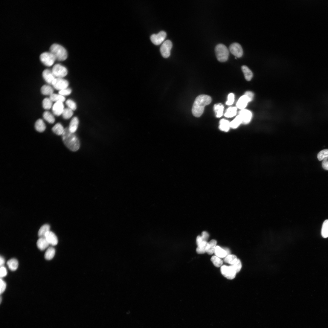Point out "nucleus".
Instances as JSON below:
<instances>
[{
	"label": "nucleus",
	"mask_w": 328,
	"mask_h": 328,
	"mask_svg": "<svg viewBox=\"0 0 328 328\" xmlns=\"http://www.w3.org/2000/svg\"><path fill=\"white\" fill-rule=\"evenodd\" d=\"M201 237L204 241H207L209 237V235L206 231H204L202 233Z\"/></svg>",
	"instance_id": "obj_48"
},
{
	"label": "nucleus",
	"mask_w": 328,
	"mask_h": 328,
	"mask_svg": "<svg viewBox=\"0 0 328 328\" xmlns=\"http://www.w3.org/2000/svg\"><path fill=\"white\" fill-rule=\"evenodd\" d=\"M245 95L247 96L249 102L251 101L253 99L254 96V93L250 91H247L245 92Z\"/></svg>",
	"instance_id": "obj_47"
},
{
	"label": "nucleus",
	"mask_w": 328,
	"mask_h": 328,
	"mask_svg": "<svg viewBox=\"0 0 328 328\" xmlns=\"http://www.w3.org/2000/svg\"><path fill=\"white\" fill-rule=\"evenodd\" d=\"M7 273L6 268L4 266L1 267V269H0V276H1V278L6 276Z\"/></svg>",
	"instance_id": "obj_46"
},
{
	"label": "nucleus",
	"mask_w": 328,
	"mask_h": 328,
	"mask_svg": "<svg viewBox=\"0 0 328 328\" xmlns=\"http://www.w3.org/2000/svg\"><path fill=\"white\" fill-rule=\"evenodd\" d=\"M1 290H0V293L1 294L3 293L6 290V282L1 278Z\"/></svg>",
	"instance_id": "obj_45"
},
{
	"label": "nucleus",
	"mask_w": 328,
	"mask_h": 328,
	"mask_svg": "<svg viewBox=\"0 0 328 328\" xmlns=\"http://www.w3.org/2000/svg\"><path fill=\"white\" fill-rule=\"evenodd\" d=\"M1 301H2V298H1Z\"/></svg>",
	"instance_id": "obj_53"
},
{
	"label": "nucleus",
	"mask_w": 328,
	"mask_h": 328,
	"mask_svg": "<svg viewBox=\"0 0 328 328\" xmlns=\"http://www.w3.org/2000/svg\"><path fill=\"white\" fill-rule=\"evenodd\" d=\"M203 241L201 236H199L197 237L196 239V243L198 246Z\"/></svg>",
	"instance_id": "obj_50"
},
{
	"label": "nucleus",
	"mask_w": 328,
	"mask_h": 328,
	"mask_svg": "<svg viewBox=\"0 0 328 328\" xmlns=\"http://www.w3.org/2000/svg\"><path fill=\"white\" fill-rule=\"evenodd\" d=\"M211 261L214 265L217 267H221L223 263L222 260L216 256L212 257L211 258Z\"/></svg>",
	"instance_id": "obj_38"
},
{
	"label": "nucleus",
	"mask_w": 328,
	"mask_h": 328,
	"mask_svg": "<svg viewBox=\"0 0 328 328\" xmlns=\"http://www.w3.org/2000/svg\"><path fill=\"white\" fill-rule=\"evenodd\" d=\"M214 110L217 118H220L223 114L224 106L221 103L215 104L214 106Z\"/></svg>",
	"instance_id": "obj_24"
},
{
	"label": "nucleus",
	"mask_w": 328,
	"mask_h": 328,
	"mask_svg": "<svg viewBox=\"0 0 328 328\" xmlns=\"http://www.w3.org/2000/svg\"><path fill=\"white\" fill-rule=\"evenodd\" d=\"M43 117L46 121L50 124H53L55 122V119L53 115L49 112H45L43 114Z\"/></svg>",
	"instance_id": "obj_30"
},
{
	"label": "nucleus",
	"mask_w": 328,
	"mask_h": 328,
	"mask_svg": "<svg viewBox=\"0 0 328 328\" xmlns=\"http://www.w3.org/2000/svg\"><path fill=\"white\" fill-rule=\"evenodd\" d=\"M166 36V33L164 31H161L157 34L152 35L150 36V40L154 44L158 45L164 41Z\"/></svg>",
	"instance_id": "obj_10"
},
{
	"label": "nucleus",
	"mask_w": 328,
	"mask_h": 328,
	"mask_svg": "<svg viewBox=\"0 0 328 328\" xmlns=\"http://www.w3.org/2000/svg\"><path fill=\"white\" fill-rule=\"evenodd\" d=\"M322 166L324 170H328V160H325L322 162Z\"/></svg>",
	"instance_id": "obj_49"
},
{
	"label": "nucleus",
	"mask_w": 328,
	"mask_h": 328,
	"mask_svg": "<svg viewBox=\"0 0 328 328\" xmlns=\"http://www.w3.org/2000/svg\"><path fill=\"white\" fill-rule=\"evenodd\" d=\"M45 238L49 244L52 246L56 245L58 242L56 236L51 231H49L46 234Z\"/></svg>",
	"instance_id": "obj_15"
},
{
	"label": "nucleus",
	"mask_w": 328,
	"mask_h": 328,
	"mask_svg": "<svg viewBox=\"0 0 328 328\" xmlns=\"http://www.w3.org/2000/svg\"><path fill=\"white\" fill-rule=\"evenodd\" d=\"M222 274L228 279L232 280L236 277L237 273L232 266L223 265L221 267Z\"/></svg>",
	"instance_id": "obj_7"
},
{
	"label": "nucleus",
	"mask_w": 328,
	"mask_h": 328,
	"mask_svg": "<svg viewBox=\"0 0 328 328\" xmlns=\"http://www.w3.org/2000/svg\"><path fill=\"white\" fill-rule=\"evenodd\" d=\"M241 123L242 120L240 115H239L233 121L230 123V127L233 129L237 128Z\"/></svg>",
	"instance_id": "obj_36"
},
{
	"label": "nucleus",
	"mask_w": 328,
	"mask_h": 328,
	"mask_svg": "<svg viewBox=\"0 0 328 328\" xmlns=\"http://www.w3.org/2000/svg\"><path fill=\"white\" fill-rule=\"evenodd\" d=\"M79 122V120L77 117H75L72 119L68 128L71 132L74 133L76 131L78 127Z\"/></svg>",
	"instance_id": "obj_18"
},
{
	"label": "nucleus",
	"mask_w": 328,
	"mask_h": 328,
	"mask_svg": "<svg viewBox=\"0 0 328 328\" xmlns=\"http://www.w3.org/2000/svg\"><path fill=\"white\" fill-rule=\"evenodd\" d=\"M54 88L60 91L68 88L69 83L66 80L60 78H56L52 85Z\"/></svg>",
	"instance_id": "obj_9"
},
{
	"label": "nucleus",
	"mask_w": 328,
	"mask_h": 328,
	"mask_svg": "<svg viewBox=\"0 0 328 328\" xmlns=\"http://www.w3.org/2000/svg\"><path fill=\"white\" fill-rule=\"evenodd\" d=\"M42 93L44 95H50L53 94L54 91L53 89L49 85H44L42 86L41 89Z\"/></svg>",
	"instance_id": "obj_31"
},
{
	"label": "nucleus",
	"mask_w": 328,
	"mask_h": 328,
	"mask_svg": "<svg viewBox=\"0 0 328 328\" xmlns=\"http://www.w3.org/2000/svg\"><path fill=\"white\" fill-rule=\"evenodd\" d=\"M35 128L37 131L42 132L45 130L46 126L43 120L41 119H39L36 122Z\"/></svg>",
	"instance_id": "obj_21"
},
{
	"label": "nucleus",
	"mask_w": 328,
	"mask_h": 328,
	"mask_svg": "<svg viewBox=\"0 0 328 328\" xmlns=\"http://www.w3.org/2000/svg\"><path fill=\"white\" fill-rule=\"evenodd\" d=\"M52 104L53 102L50 98H46L42 102L43 107L45 109L48 110L51 109L53 106Z\"/></svg>",
	"instance_id": "obj_40"
},
{
	"label": "nucleus",
	"mask_w": 328,
	"mask_h": 328,
	"mask_svg": "<svg viewBox=\"0 0 328 328\" xmlns=\"http://www.w3.org/2000/svg\"><path fill=\"white\" fill-rule=\"evenodd\" d=\"M242 70L244 75L245 79L247 81H250L253 78V72L246 65H243L241 67Z\"/></svg>",
	"instance_id": "obj_20"
},
{
	"label": "nucleus",
	"mask_w": 328,
	"mask_h": 328,
	"mask_svg": "<svg viewBox=\"0 0 328 328\" xmlns=\"http://www.w3.org/2000/svg\"><path fill=\"white\" fill-rule=\"evenodd\" d=\"M239 115L241 118L242 123L248 124L251 120L252 114L248 110L245 109L241 110L239 112Z\"/></svg>",
	"instance_id": "obj_12"
},
{
	"label": "nucleus",
	"mask_w": 328,
	"mask_h": 328,
	"mask_svg": "<svg viewBox=\"0 0 328 328\" xmlns=\"http://www.w3.org/2000/svg\"><path fill=\"white\" fill-rule=\"evenodd\" d=\"M317 158L319 161L328 160V149L321 151L318 154Z\"/></svg>",
	"instance_id": "obj_35"
},
{
	"label": "nucleus",
	"mask_w": 328,
	"mask_h": 328,
	"mask_svg": "<svg viewBox=\"0 0 328 328\" xmlns=\"http://www.w3.org/2000/svg\"><path fill=\"white\" fill-rule=\"evenodd\" d=\"M63 141L65 145L70 150L75 152L80 148V141L74 133L71 132L68 128L65 129L62 135Z\"/></svg>",
	"instance_id": "obj_2"
},
{
	"label": "nucleus",
	"mask_w": 328,
	"mask_h": 328,
	"mask_svg": "<svg viewBox=\"0 0 328 328\" xmlns=\"http://www.w3.org/2000/svg\"><path fill=\"white\" fill-rule=\"evenodd\" d=\"M223 248L225 251L227 252V256H228L229 255H230V250L228 248Z\"/></svg>",
	"instance_id": "obj_52"
},
{
	"label": "nucleus",
	"mask_w": 328,
	"mask_h": 328,
	"mask_svg": "<svg viewBox=\"0 0 328 328\" xmlns=\"http://www.w3.org/2000/svg\"><path fill=\"white\" fill-rule=\"evenodd\" d=\"M208 242L207 241H203L196 248L197 253L199 254H203L206 252V248Z\"/></svg>",
	"instance_id": "obj_33"
},
{
	"label": "nucleus",
	"mask_w": 328,
	"mask_h": 328,
	"mask_svg": "<svg viewBox=\"0 0 328 328\" xmlns=\"http://www.w3.org/2000/svg\"><path fill=\"white\" fill-rule=\"evenodd\" d=\"M73 111L69 108L65 109L62 114L63 118L65 119L70 118L73 114Z\"/></svg>",
	"instance_id": "obj_39"
},
{
	"label": "nucleus",
	"mask_w": 328,
	"mask_h": 328,
	"mask_svg": "<svg viewBox=\"0 0 328 328\" xmlns=\"http://www.w3.org/2000/svg\"><path fill=\"white\" fill-rule=\"evenodd\" d=\"M64 109L63 103L60 102H56L52 107L53 113L57 116L62 114Z\"/></svg>",
	"instance_id": "obj_13"
},
{
	"label": "nucleus",
	"mask_w": 328,
	"mask_h": 328,
	"mask_svg": "<svg viewBox=\"0 0 328 328\" xmlns=\"http://www.w3.org/2000/svg\"><path fill=\"white\" fill-rule=\"evenodd\" d=\"M212 101L210 96L205 94L199 95L196 98L192 108V113L195 117L199 118L203 114L205 107Z\"/></svg>",
	"instance_id": "obj_1"
},
{
	"label": "nucleus",
	"mask_w": 328,
	"mask_h": 328,
	"mask_svg": "<svg viewBox=\"0 0 328 328\" xmlns=\"http://www.w3.org/2000/svg\"><path fill=\"white\" fill-rule=\"evenodd\" d=\"M234 94L231 93L229 94L228 101L226 103V105L228 106L232 105L234 101Z\"/></svg>",
	"instance_id": "obj_43"
},
{
	"label": "nucleus",
	"mask_w": 328,
	"mask_h": 328,
	"mask_svg": "<svg viewBox=\"0 0 328 328\" xmlns=\"http://www.w3.org/2000/svg\"><path fill=\"white\" fill-rule=\"evenodd\" d=\"M237 256L234 255H229L224 259V261L227 263L232 265L234 264L237 260Z\"/></svg>",
	"instance_id": "obj_37"
},
{
	"label": "nucleus",
	"mask_w": 328,
	"mask_h": 328,
	"mask_svg": "<svg viewBox=\"0 0 328 328\" xmlns=\"http://www.w3.org/2000/svg\"><path fill=\"white\" fill-rule=\"evenodd\" d=\"M66 104L68 108L73 111L75 110L77 108V105L73 100L69 99L66 101Z\"/></svg>",
	"instance_id": "obj_42"
},
{
	"label": "nucleus",
	"mask_w": 328,
	"mask_h": 328,
	"mask_svg": "<svg viewBox=\"0 0 328 328\" xmlns=\"http://www.w3.org/2000/svg\"><path fill=\"white\" fill-rule=\"evenodd\" d=\"M230 52L237 57H242L243 54V50L241 46L237 43L231 44L229 47Z\"/></svg>",
	"instance_id": "obj_11"
},
{
	"label": "nucleus",
	"mask_w": 328,
	"mask_h": 328,
	"mask_svg": "<svg viewBox=\"0 0 328 328\" xmlns=\"http://www.w3.org/2000/svg\"><path fill=\"white\" fill-rule=\"evenodd\" d=\"M36 244L38 248L41 250H45L50 245L45 238H40L39 239Z\"/></svg>",
	"instance_id": "obj_19"
},
{
	"label": "nucleus",
	"mask_w": 328,
	"mask_h": 328,
	"mask_svg": "<svg viewBox=\"0 0 328 328\" xmlns=\"http://www.w3.org/2000/svg\"><path fill=\"white\" fill-rule=\"evenodd\" d=\"M249 101L247 96L244 95L240 98L237 104V107L241 110L244 109L246 107Z\"/></svg>",
	"instance_id": "obj_16"
},
{
	"label": "nucleus",
	"mask_w": 328,
	"mask_h": 328,
	"mask_svg": "<svg viewBox=\"0 0 328 328\" xmlns=\"http://www.w3.org/2000/svg\"><path fill=\"white\" fill-rule=\"evenodd\" d=\"M50 227L48 224H45L42 225L38 231V235L39 237L45 238L47 233L50 231Z\"/></svg>",
	"instance_id": "obj_22"
},
{
	"label": "nucleus",
	"mask_w": 328,
	"mask_h": 328,
	"mask_svg": "<svg viewBox=\"0 0 328 328\" xmlns=\"http://www.w3.org/2000/svg\"><path fill=\"white\" fill-rule=\"evenodd\" d=\"M230 123L227 120L222 119L220 122L219 128L222 131L227 132L230 128Z\"/></svg>",
	"instance_id": "obj_26"
},
{
	"label": "nucleus",
	"mask_w": 328,
	"mask_h": 328,
	"mask_svg": "<svg viewBox=\"0 0 328 328\" xmlns=\"http://www.w3.org/2000/svg\"><path fill=\"white\" fill-rule=\"evenodd\" d=\"M5 263V260L4 258L1 256L0 257V265H1V266H4Z\"/></svg>",
	"instance_id": "obj_51"
},
{
	"label": "nucleus",
	"mask_w": 328,
	"mask_h": 328,
	"mask_svg": "<svg viewBox=\"0 0 328 328\" xmlns=\"http://www.w3.org/2000/svg\"><path fill=\"white\" fill-rule=\"evenodd\" d=\"M321 234L322 237L324 238L328 237V220H326L323 223Z\"/></svg>",
	"instance_id": "obj_34"
},
{
	"label": "nucleus",
	"mask_w": 328,
	"mask_h": 328,
	"mask_svg": "<svg viewBox=\"0 0 328 328\" xmlns=\"http://www.w3.org/2000/svg\"><path fill=\"white\" fill-rule=\"evenodd\" d=\"M215 52L217 59L219 62H222L227 61L229 51L225 45L222 44L217 45L215 48Z\"/></svg>",
	"instance_id": "obj_4"
},
{
	"label": "nucleus",
	"mask_w": 328,
	"mask_h": 328,
	"mask_svg": "<svg viewBox=\"0 0 328 328\" xmlns=\"http://www.w3.org/2000/svg\"><path fill=\"white\" fill-rule=\"evenodd\" d=\"M55 254V250L53 247H49L45 252V257L47 260H52L54 257Z\"/></svg>",
	"instance_id": "obj_27"
},
{
	"label": "nucleus",
	"mask_w": 328,
	"mask_h": 328,
	"mask_svg": "<svg viewBox=\"0 0 328 328\" xmlns=\"http://www.w3.org/2000/svg\"><path fill=\"white\" fill-rule=\"evenodd\" d=\"M172 47V43L170 40H167L163 43L160 48V52L164 58H167L170 56Z\"/></svg>",
	"instance_id": "obj_8"
},
{
	"label": "nucleus",
	"mask_w": 328,
	"mask_h": 328,
	"mask_svg": "<svg viewBox=\"0 0 328 328\" xmlns=\"http://www.w3.org/2000/svg\"><path fill=\"white\" fill-rule=\"evenodd\" d=\"M52 71L55 77L60 78H62L66 76L68 73L66 68L60 64L54 65L52 68Z\"/></svg>",
	"instance_id": "obj_6"
},
{
	"label": "nucleus",
	"mask_w": 328,
	"mask_h": 328,
	"mask_svg": "<svg viewBox=\"0 0 328 328\" xmlns=\"http://www.w3.org/2000/svg\"><path fill=\"white\" fill-rule=\"evenodd\" d=\"M7 264L9 268L12 271H15L17 269L19 265L17 260L14 258L8 260Z\"/></svg>",
	"instance_id": "obj_25"
},
{
	"label": "nucleus",
	"mask_w": 328,
	"mask_h": 328,
	"mask_svg": "<svg viewBox=\"0 0 328 328\" xmlns=\"http://www.w3.org/2000/svg\"><path fill=\"white\" fill-rule=\"evenodd\" d=\"M71 92V90L69 88H66L59 91V94L63 96L68 95Z\"/></svg>",
	"instance_id": "obj_44"
},
{
	"label": "nucleus",
	"mask_w": 328,
	"mask_h": 328,
	"mask_svg": "<svg viewBox=\"0 0 328 328\" xmlns=\"http://www.w3.org/2000/svg\"><path fill=\"white\" fill-rule=\"evenodd\" d=\"M214 253L216 256L219 258H225L227 255L225 251L219 246L216 247Z\"/></svg>",
	"instance_id": "obj_28"
},
{
	"label": "nucleus",
	"mask_w": 328,
	"mask_h": 328,
	"mask_svg": "<svg viewBox=\"0 0 328 328\" xmlns=\"http://www.w3.org/2000/svg\"><path fill=\"white\" fill-rule=\"evenodd\" d=\"M40 58L42 63L48 67L52 66L56 60L54 56L50 52L42 53L40 56Z\"/></svg>",
	"instance_id": "obj_5"
},
{
	"label": "nucleus",
	"mask_w": 328,
	"mask_h": 328,
	"mask_svg": "<svg viewBox=\"0 0 328 328\" xmlns=\"http://www.w3.org/2000/svg\"><path fill=\"white\" fill-rule=\"evenodd\" d=\"M52 129L55 134L59 136H62L65 130L63 126L59 123L56 124L53 127Z\"/></svg>",
	"instance_id": "obj_23"
},
{
	"label": "nucleus",
	"mask_w": 328,
	"mask_h": 328,
	"mask_svg": "<svg viewBox=\"0 0 328 328\" xmlns=\"http://www.w3.org/2000/svg\"><path fill=\"white\" fill-rule=\"evenodd\" d=\"M42 76L45 80L50 85H52L53 82L56 79L52 71L48 69H45L43 71Z\"/></svg>",
	"instance_id": "obj_14"
},
{
	"label": "nucleus",
	"mask_w": 328,
	"mask_h": 328,
	"mask_svg": "<svg viewBox=\"0 0 328 328\" xmlns=\"http://www.w3.org/2000/svg\"><path fill=\"white\" fill-rule=\"evenodd\" d=\"M50 99L53 102H64L65 100V98L64 96L59 94H53L50 96Z\"/></svg>",
	"instance_id": "obj_29"
},
{
	"label": "nucleus",
	"mask_w": 328,
	"mask_h": 328,
	"mask_svg": "<svg viewBox=\"0 0 328 328\" xmlns=\"http://www.w3.org/2000/svg\"><path fill=\"white\" fill-rule=\"evenodd\" d=\"M217 241L214 239L211 240L208 243L206 248V253L210 255L213 254L217 246Z\"/></svg>",
	"instance_id": "obj_17"
},
{
	"label": "nucleus",
	"mask_w": 328,
	"mask_h": 328,
	"mask_svg": "<svg viewBox=\"0 0 328 328\" xmlns=\"http://www.w3.org/2000/svg\"><path fill=\"white\" fill-rule=\"evenodd\" d=\"M237 110L236 107L229 108L225 114V116L227 118H231L235 116L236 115Z\"/></svg>",
	"instance_id": "obj_32"
},
{
	"label": "nucleus",
	"mask_w": 328,
	"mask_h": 328,
	"mask_svg": "<svg viewBox=\"0 0 328 328\" xmlns=\"http://www.w3.org/2000/svg\"><path fill=\"white\" fill-rule=\"evenodd\" d=\"M50 51L54 56L56 60L64 61L66 60L68 57L67 51L65 48L60 45H52L50 48Z\"/></svg>",
	"instance_id": "obj_3"
},
{
	"label": "nucleus",
	"mask_w": 328,
	"mask_h": 328,
	"mask_svg": "<svg viewBox=\"0 0 328 328\" xmlns=\"http://www.w3.org/2000/svg\"><path fill=\"white\" fill-rule=\"evenodd\" d=\"M230 266L233 267L237 273L240 271L242 267L241 263L239 259H237L236 263L233 264L231 265Z\"/></svg>",
	"instance_id": "obj_41"
}]
</instances>
